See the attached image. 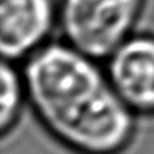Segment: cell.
<instances>
[{"instance_id": "obj_1", "label": "cell", "mask_w": 154, "mask_h": 154, "mask_svg": "<svg viewBox=\"0 0 154 154\" xmlns=\"http://www.w3.org/2000/svg\"><path fill=\"white\" fill-rule=\"evenodd\" d=\"M27 103L42 127L75 154H119L135 134V114L99 61L69 43L49 42L23 62Z\"/></svg>"}, {"instance_id": "obj_2", "label": "cell", "mask_w": 154, "mask_h": 154, "mask_svg": "<svg viewBox=\"0 0 154 154\" xmlns=\"http://www.w3.org/2000/svg\"><path fill=\"white\" fill-rule=\"evenodd\" d=\"M146 0H58V27L66 43L106 61L134 32Z\"/></svg>"}, {"instance_id": "obj_5", "label": "cell", "mask_w": 154, "mask_h": 154, "mask_svg": "<svg viewBox=\"0 0 154 154\" xmlns=\"http://www.w3.org/2000/svg\"><path fill=\"white\" fill-rule=\"evenodd\" d=\"M2 101H0V133L3 137L11 134L20 116L26 97L22 69L16 64L3 60L2 70Z\"/></svg>"}, {"instance_id": "obj_3", "label": "cell", "mask_w": 154, "mask_h": 154, "mask_svg": "<svg viewBox=\"0 0 154 154\" xmlns=\"http://www.w3.org/2000/svg\"><path fill=\"white\" fill-rule=\"evenodd\" d=\"M58 24L56 0H0V51L18 64L49 43Z\"/></svg>"}, {"instance_id": "obj_4", "label": "cell", "mask_w": 154, "mask_h": 154, "mask_svg": "<svg viewBox=\"0 0 154 154\" xmlns=\"http://www.w3.org/2000/svg\"><path fill=\"white\" fill-rule=\"evenodd\" d=\"M112 87L135 115H154V35L133 34L106 60Z\"/></svg>"}]
</instances>
